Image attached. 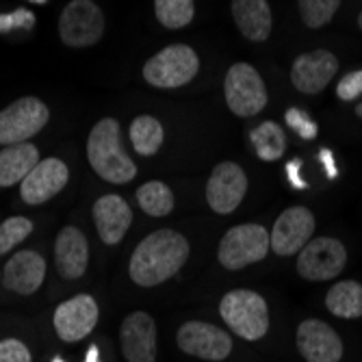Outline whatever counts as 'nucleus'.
<instances>
[{
    "label": "nucleus",
    "mask_w": 362,
    "mask_h": 362,
    "mask_svg": "<svg viewBox=\"0 0 362 362\" xmlns=\"http://www.w3.org/2000/svg\"><path fill=\"white\" fill-rule=\"evenodd\" d=\"M189 260V241L176 230H156L130 256L128 274L137 286H156L176 276Z\"/></svg>",
    "instance_id": "obj_1"
},
{
    "label": "nucleus",
    "mask_w": 362,
    "mask_h": 362,
    "mask_svg": "<svg viewBox=\"0 0 362 362\" xmlns=\"http://www.w3.org/2000/svg\"><path fill=\"white\" fill-rule=\"evenodd\" d=\"M87 158L93 172L111 185H126L137 176V165L122 146L119 124L113 117L100 119L87 139Z\"/></svg>",
    "instance_id": "obj_2"
},
{
    "label": "nucleus",
    "mask_w": 362,
    "mask_h": 362,
    "mask_svg": "<svg viewBox=\"0 0 362 362\" xmlns=\"http://www.w3.org/2000/svg\"><path fill=\"white\" fill-rule=\"evenodd\" d=\"M219 315L237 337L258 341L269 332V308L256 291L235 288L219 302Z\"/></svg>",
    "instance_id": "obj_3"
},
{
    "label": "nucleus",
    "mask_w": 362,
    "mask_h": 362,
    "mask_svg": "<svg viewBox=\"0 0 362 362\" xmlns=\"http://www.w3.org/2000/svg\"><path fill=\"white\" fill-rule=\"evenodd\" d=\"M272 250L269 233L258 223H241L230 228L221 237L217 247V258L223 269L237 272L254 262H260Z\"/></svg>",
    "instance_id": "obj_4"
},
{
    "label": "nucleus",
    "mask_w": 362,
    "mask_h": 362,
    "mask_svg": "<svg viewBox=\"0 0 362 362\" xmlns=\"http://www.w3.org/2000/svg\"><path fill=\"white\" fill-rule=\"evenodd\" d=\"M200 72V59L185 44H172L154 54L144 65V78L158 89H176L195 78Z\"/></svg>",
    "instance_id": "obj_5"
},
{
    "label": "nucleus",
    "mask_w": 362,
    "mask_h": 362,
    "mask_svg": "<svg viewBox=\"0 0 362 362\" xmlns=\"http://www.w3.org/2000/svg\"><path fill=\"white\" fill-rule=\"evenodd\" d=\"M226 103L235 115L252 117L267 107V87L250 63H235L223 81Z\"/></svg>",
    "instance_id": "obj_6"
},
{
    "label": "nucleus",
    "mask_w": 362,
    "mask_h": 362,
    "mask_svg": "<svg viewBox=\"0 0 362 362\" xmlns=\"http://www.w3.org/2000/svg\"><path fill=\"white\" fill-rule=\"evenodd\" d=\"M61 42L70 48H89L105 35L103 9L91 0H72L59 18Z\"/></svg>",
    "instance_id": "obj_7"
},
{
    "label": "nucleus",
    "mask_w": 362,
    "mask_h": 362,
    "mask_svg": "<svg viewBox=\"0 0 362 362\" xmlns=\"http://www.w3.org/2000/svg\"><path fill=\"white\" fill-rule=\"evenodd\" d=\"M50 111L40 98H20L0 111V146L26 144L48 124Z\"/></svg>",
    "instance_id": "obj_8"
},
{
    "label": "nucleus",
    "mask_w": 362,
    "mask_h": 362,
    "mask_svg": "<svg viewBox=\"0 0 362 362\" xmlns=\"http://www.w3.org/2000/svg\"><path fill=\"white\" fill-rule=\"evenodd\" d=\"M347 262L345 245L334 237H317L306 243L298 256V274L310 282L337 278Z\"/></svg>",
    "instance_id": "obj_9"
},
{
    "label": "nucleus",
    "mask_w": 362,
    "mask_h": 362,
    "mask_svg": "<svg viewBox=\"0 0 362 362\" xmlns=\"http://www.w3.org/2000/svg\"><path fill=\"white\" fill-rule=\"evenodd\" d=\"M176 343L180 351L202 360H223L233 351V339L206 321H187L180 325Z\"/></svg>",
    "instance_id": "obj_10"
},
{
    "label": "nucleus",
    "mask_w": 362,
    "mask_h": 362,
    "mask_svg": "<svg viewBox=\"0 0 362 362\" xmlns=\"http://www.w3.org/2000/svg\"><path fill=\"white\" fill-rule=\"evenodd\" d=\"M247 193V176L241 165L233 160H223L215 165L209 185H206V200L209 206L219 215H230L237 211Z\"/></svg>",
    "instance_id": "obj_11"
},
{
    "label": "nucleus",
    "mask_w": 362,
    "mask_h": 362,
    "mask_svg": "<svg viewBox=\"0 0 362 362\" xmlns=\"http://www.w3.org/2000/svg\"><path fill=\"white\" fill-rule=\"evenodd\" d=\"M98 315H100V310H98L95 300L87 293H81L76 298L57 306L52 317L54 330L61 341L78 343L91 334V330L98 323Z\"/></svg>",
    "instance_id": "obj_12"
},
{
    "label": "nucleus",
    "mask_w": 362,
    "mask_h": 362,
    "mask_svg": "<svg viewBox=\"0 0 362 362\" xmlns=\"http://www.w3.org/2000/svg\"><path fill=\"white\" fill-rule=\"evenodd\" d=\"M315 233V215L304 206L286 209L274 223L269 235L272 250L278 256H293L306 247Z\"/></svg>",
    "instance_id": "obj_13"
},
{
    "label": "nucleus",
    "mask_w": 362,
    "mask_h": 362,
    "mask_svg": "<svg viewBox=\"0 0 362 362\" xmlns=\"http://www.w3.org/2000/svg\"><path fill=\"white\" fill-rule=\"evenodd\" d=\"M337 72H339V59L330 50H313L300 54L293 61L291 81L298 91L315 95L330 85Z\"/></svg>",
    "instance_id": "obj_14"
},
{
    "label": "nucleus",
    "mask_w": 362,
    "mask_h": 362,
    "mask_svg": "<svg viewBox=\"0 0 362 362\" xmlns=\"http://www.w3.org/2000/svg\"><path fill=\"white\" fill-rule=\"evenodd\" d=\"M300 354L306 362H341L343 358V341L325 321L306 319L300 323L295 334Z\"/></svg>",
    "instance_id": "obj_15"
},
{
    "label": "nucleus",
    "mask_w": 362,
    "mask_h": 362,
    "mask_svg": "<svg viewBox=\"0 0 362 362\" xmlns=\"http://www.w3.org/2000/svg\"><path fill=\"white\" fill-rule=\"evenodd\" d=\"M70 180V170L61 158L40 160L20 182V195L26 204H44L54 197Z\"/></svg>",
    "instance_id": "obj_16"
},
{
    "label": "nucleus",
    "mask_w": 362,
    "mask_h": 362,
    "mask_svg": "<svg viewBox=\"0 0 362 362\" xmlns=\"http://www.w3.org/2000/svg\"><path fill=\"white\" fill-rule=\"evenodd\" d=\"M122 351L128 362H154L156 360V323L148 313L128 315L119 330Z\"/></svg>",
    "instance_id": "obj_17"
},
{
    "label": "nucleus",
    "mask_w": 362,
    "mask_h": 362,
    "mask_svg": "<svg viewBox=\"0 0 362 362\" xmlns=\"http://www.w3.org/2000/svg\"><path fill=\"white\" fill-rule=\"evenodd\" d=\"M93 221L98 237L107 245H117L133 223V211L119 195H103L93 204Z\"/></svg>",
    "instance_id": "obj_18"
},
{
    "label": "nucleus",
    "mask_w": 362,
    "mask_h": 362,
    "mask_svg": "<svg viewBox=\"0 0 362 362\" xmlns=\"http://www.w3.org/2000/svg\"><path fill=\"white\" fill-rule=\"evenodd\" d=\"M44 278H46V260L42 254L33 250L16 252V256L9 258L3 272V284L20 295H33L44 284Z\"/></svg>",
    "instance_id": "obj_19"
},
{
    "label": "nucleus",
    "mask_w": 362,
    "mask_h": 362,
    "mask_svg": "<svg viewBox=\"0 0 362 362\" xmlns=\"http://www.w3.org/2000/svg\"><path fill=\"white\" fill-rule=\"evenodd\" d=\"M89 262V243L78 228H63L54 241V265L61 278L78 280Z\"/></svg>",
    "instance_id": "obj_20"
},
{
    "label": "nucleus",
    "mask_w": 362,
    "mask_h": 362,
    "mask_svg": "<svg viewBox=\"0 0 362 362\" xmlns=\"http://www.w3.org/2000/svg\"><path fill=\"white\" fill-rule=\"evenodd\" d=\"M233 18L250 42H265L272 35L274 16L267 0H233Z\"/></svg>",
    "instance_id": "obj_21"
},
{
    "label": "nucleus",
    "mask_w": 362,
    "mask_h": 362,
    "mask_svg": "<svg viewBox=\"0 0 362 362\" xmlns=\"http://www.w3.org/2000/svg\"><path fill=\"white\" fill-rule=\"evenodd\" d=\"M40 163V150L33 144H16L0 150V187L20 185Z\"/></svg>",
    "instance_id": "obj_22"
},
{
    "label": "nucleus",
    "mask_w": 362,
    "mask_h": 362,
    "mask_svg": "<svg viewBox=\"0 0 362 362\" xmlns=\"http://www.w3.org/2000/svg\"><path fill=\"white\" fill-rule=\"evenodd\" d=\"M325 306L334 317L360 319L362 317V284L356 280L337 282L325 295Z\"/></svg>",
    "instance_id": "obj_23"
},
{
    "label": "nucleus",
    "mask_w": 362,
    "mask_h": 362,
    "mask_svg": "<svg viewBox=\"0 0 362 362\" xmlns=\"http://www.w3.org/2000/svg\"><path fill=\"white\" fill-rule=\"evenodd\" d=\"M163 139H165L163 126L152 115H139L130 124V141L141 156H154L160 150Z\"/></svg>",
    "instance_id": "obj_24"
},
{
    "label": "nucleus",
    "mask_w": 362,
    "mask_h": 362,
    "mask_svg": "<svg viewBox=\"0 0 362 362\" xmlns=\"http://www.w3.org/2000/svg\"><path fill=\"white\" fill-rule=\"evenodd\" d=\"M252 146L258 154V158L262 160H278L284 150H286V137H284V130L276 124V122H262L258 128L252 130Z\"/></svg>",
    "instance_id": "obj_25"
},
{
    "label": "nucleus",
    "mask_w": 362,
    "mask_h": 362,
    "mask_svg": "<svg viewBox=\"0 0 362 362\" xmlns=\"http://www.w3.org/2000/svg\"><path fill=\"white\" fill-rule=\"evenodd\" d=\"M137 202L144 213L152 217H165L174 209V193L165 182L150 180L137 189Z\"/></svg>",
    "instance_id": "obj_26"
},
{
    "label": "nucleus",
    "mask_w": 362,
    "mask_h": 362,
    "mask_svg": "<svg viewBox=\"0 0 362 362\" xmlns=\"http://www.w3.org/2000/svg\"><path fill=\"white\" fill-rule=\"evenodd\" d=\"M154 11L163 26L182 28L193 20V0H154Z\"/></svg>",
    "instance_id": "obj_27"
},
{
    "label": "nucleus",
    "mask_w": 362,
    "mask_h": 362,
    "mask_svg": "<svg viewBox=\"0 0 362 362\" xmlns=\"http://www.w3.org/2000/svg\"><path fill=\"white\" fill-rule=\"evenodd\" d=\"M298 3L302 20L310 28L325 26L341 7V0H298Z\"/></svg>",
    "instance_id": "obj_28"
},
{
    "label": "nucleus",
    "mask_w": 362,
    "mask_h": 362,
    "mask_svg": "<svg viewBox=\"0 0 362 362\" xmlns=\"http://www.w3.org/2000/svg\"><path fill=\"white\" fill-rule=\"evenodd\" d=\"M33 233V221L26 217H9L0 226V256L11 252Z\"/></svg>",
    "instance_id": "obj_29"
},
{
    "label": "nucleus",
    "mask_w": 362,
    "mask_h": 362,
    "mask_svg": "<svg viewBox=\"0 0 362 362\" xmlns=\"http://www.w3.org/2000/svg\"><path fill=\"white\" fill-rule=\"evenodd\" d=\"M284 117H286V126L291 130H295V133H298L302 139L310 141V139L317 137V124L304 111H300V109H288Z\"/></svg>",
    "instance_id": "obj_30"
},
{
    "label": "nucleus",
    "mask_w": 362,
    "mask_h": 362,
    "mask_svg": "<svg viewBox=\"0 0 362 362\" xmlns=\"http://www.w3.org/2000/svg\"><path fill=\"white\" fill-rule=\"evenodd\" d=\"M0 362H30V351L18 339L0 341Z\"/></svg>",
    "instance_id": "obj_31"
},
{
    "label": "nucleus",
    "mask_w": 362,
    "mask_h": 362,
    "mask_svg": "<svg viewBox=\"0 0 362 362\" xmlns=\"http://www.w3.org/2000/svg\"><path fill=\"white\" fill-rule=\"evenodd\" d=\"M35 24V16L26 9H16V13H0V33H9L13 28H30Z\"/></svg>",
    "instance_id": "obj_32"
},
{
    "label": "nucleus",
    "mask_w": 362,
    "mask_h": 362,
    "mask_svg": "<svg viewBox=\"0 0 362 362\" xmlns=\"http://www.w3.org/2000/svg\"><path fill=\"white\" fill-rule=\"evenodd\" d=\"M360 93H362V70L345 74L337 87V95L341 100H354V98H358Z\"/></svg>",
    "instance_id": "obj_33"
},
{
    "label": "nucleus",
    "mask_w": 362,
    "mask_h": 362,
    "mask_svg": "<svg viewBox=\"0 0 362 362\" xmlns=\"http://www.w3.org/2000/svg\"><path fill=\"white\" fill-rule=\"evenodd\" d=\"M300 168H302V163H300V160H291L288 165H286V174H288V180H291V185H293V187L304 189V187H306V182H304V180H302V176H300Z\"/></svg>",
    "instance_id": "obj_34"
},
{
    "label": "nucleus",
    "mask_w": 362,
    "mask_h": 362,
    "mask_svg": "<svg viewBox=\"0 0 362 362\" xmlns=\"http://www.w3.org/2000/svg\"><path fill=\"white\" fill-rule=\"evenodd\" d=\"M319 158H321V163L325 165V172H327V176H330V178H337V168H334V158H332V154L327 152V150H321Z\"/></svg>",
    "instance_id": "obj_35"
},
{
    "label": "nucleus",
    "mask_w": 362,
    "mask_h": 362,
    "mask_svg": "<svg viewBox=\"0 0 362 362\" xmlns=\"http://www.w3.org/2000/svg\"><path fill=\"white\" fill-rule=\"evenodd\" d=\"M87 362H98V347L91 345L89 351H87Z\"/></svg>",
    "instance_id": "obj_36"
},
{
    "label": "nucleus",
    "mask_w": 362,
    "mask_h": 362,
    "mask_svg": "<svg viewBox=\"0 0 362 362\" xmlns=\"http://www.w3.org/2000/svg\"><path fill=\"white\" fill-rule=\"evenodd\" d=\"M356 113H358V117H360V119H362V103H360V105H358V107H356Z\"/></svg>",
    "instance_id": "obj_37"
},
{
    "label": "nucleus",
    "mask_w": 362,
    "mask_h": 362,
    "mask_svg": "<svg viewBox=\"0 0 362 362\" xmlns=\"http://www.w3.org/2000/svg\"><path fill=\"white\" fill-rule=\"evenodd\" d=\"M358 26L362 28V11H360V16H358Z\"/></svg>",
    "instance_id": "obj_38"
},
{
    "label": "nucleus",
    "mask_w": 362,
    "mask_h": 362,
    "mask_svg": "<svg viewBox=\"0 0 362 362\" xmlns=\"http://www.w3.org/2000/svg\"><path fill=\"white\" fill-rule=\"evenodd\" d=\"M33 3H37V5H44V3H46V0H33Z\"/></svg>",
    "instance_id": "obj_39"
},
{
    "label": "nucleus",
    "mask_w": 362,
    "mask_h": 362,
    "mask_svg": "<svg viewBox=\"0 0 362 362\" xmlns=\"http://www.w3.org/2000/svg\"><path fill=\"white\" fill-rule=\"evenodd\" d=\"M52 362H63V360H61V358H54V360H52Z\"/></svg>",
    "instance_id": "obj_40"
}]
</instances>
